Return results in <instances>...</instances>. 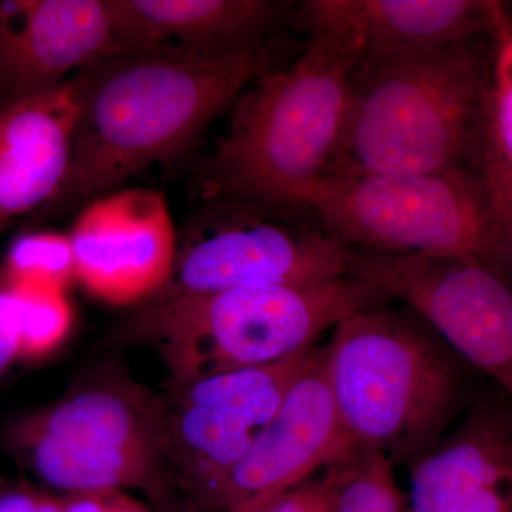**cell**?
<instances>
[{
  "label": "cell",
  "instance_id": "6da1fadb",
  "mask_svg": "<svg viewBox=\"0 0 512 512\" xmlns=\"http://www.w3.org/2000/svg\"><path fill=\"white\" fill-rule=\"evenodd\" d=\"M261 69L255 49L211 62L117 55L80 70L72 76L79 100L72 163L50 202L89 204L183 153Z\"/></svg>",
  "mask_w": 512,
  "mask_h": 512
},
{
  "label": "cell",
  "instance_id": "7a4b0ae2",
  "mask_svg": "<svg viewBox=\"0 0 512 512\" xmlns=\"http://www.w3.org/2000/svg\"><path fill=\"white\" fill-rule=\"evenodd\" d=\"M491 70L478 37L359 64L345 138L326 175L481 165Z\"/></svg>",
  "mask_w": 512,
  "mask_h": 512
},
{
  "label": "cell",
  "instance_id": "3957f363",
  "mask_svg": "<svg viewBox=\"0 0 512 512\" xmlns=\"http://www.w3.org/2000/svg\"><path fill=\"white\" fill-rule=\"evenodd\" d=\"M308 32L295 63L259 74L235 101L227 136L202 171L208 197L288 207L329 173L348 127L359 60L336 37Z\"/></svg>",
  "mask_w": 512,
  "mask_h": 512
},
{
  "label": "cell",
  "instance_id": "277c9868",
  "mask_svg": "<svg viewBox=\"0 0 512 512\" xmlns=\"http://www.w3.org/2000/svg\"><path fill=\"white\" fill-rule=\"evenodd\" d=\"M386 299L380 286L357 276L311 285H247L151 299L133 326L156 343L174 387L281 362Z\"/></svg>",
  "mask_w": 512,
  "mask_h": 512
},
{
  "label": "cell",
  "instance_id": "5b68a950",
  "mask_svg": "<svg viewBox=\"0 0 512 512\" xmlns=\"http://www.w3.org/2000/svg\"><path fill=\"white\" fill-rule=\"evenodd\" d=\"M323 365L353 454L413 464L436 446L456 413V367L406 316L376 308L343 320Z\"/></svg>",
  "mask_w": 512,
  "mask_h": 512
},
{
  "label": "cell",
  "instance_id": "8992f818",
  "mask_svg": "<svg viewBox=\"0 0 512 512\" xmlns=\"http://www.w3.org/2000/svg\"><path fill=\"white\" fill-rule=\"evenodd\" d=\"M288 207L349 248L470 256L501 275L481 165L430 174L326 175Z\"/></svg>",
  "mask_w": 512,
  "mask_h": 512
},
{
  "label": "cell",
  "instance_id": "52a82bcc",
  "mask_svg": "<svg viewBox=\"0 0 512 512\" xmlns=\"http://www.w3.org/2000/svg\"><path fill=\"white\" fill-rule=\"evenodd\" d=\"M43 483L67 494L158 490L161 404L130 383H97L20 420L9 436Z\"/></svg>",
  "mask_w": 512,
  "mask_h": 512
},
{
  "label": "cell",
  "instance_id": "ba28073f",
  "mask_svg": "<svg viewBox=\"0 0 512 512\" xmlns=\"http://www.w3.org/2000/svg\"><path fill=\"white\" fill-rule=\"evenodd\" d=\"M225 200L195 228L177 254L170 281L153 299L353 276L356 249L329 237L308 215L296 217V208L264 201Z\"/></svg>",
  "mask_w": 512,
  "mask_h": 512
},
{
  "label": "cell",
  "instance_id": "9c48e42d",
  "mask_svg": "<svg viewBox=\"0 0 512 512\" xmlns=\"http://www.w3.org/2000/svg\"><path fill=\"white\" fill-rule=\"evenodd\" d=\"M309 348L271 365L249 367L171 387L161 404L164 467L214 507L231 471L258 439L289 387L316 362Z\"/></svg>",
  "mask_w": 512,
  "mask_h": 512
},
{
  "label": "cell",
  "instance_id": "30bf717a",
  "mask_svg": "<svg viewBox=\"0 0 512 512\" xmlns=\"http://www.w3.org/2000/svg\"><path fill=\"white\" fill-rule=\"evenodd\" d=\"M356 251L353 275L419 313L501 387L512 410L510 281L470 256Z\"/></svg>",
  "mask_w": 512,
  "mask_h": 512
},
{
  "label": "cell",
  "instance_id": "8fae6325",
  "mask_svg": "<svg viewBox=\"0 0 512 512\" xmlns=\"http://www.w3.org/2000/svg\"><path fill=\"white\" fill-rule=\"evenodd\" d=\"M69 238L76 279L114 305L153 299L170 281L177 261L167 200L147 188L110 192L89 202Z\"/></svg>",
  "mask_w": 512,
  "mask_h": 512
},
{
  "label": "cell",
  "instance_id": "7c38bea8",
  "mask_svg": "<svg viewBox=\"0 0 512 512\" xmlns=\"http://www.w3.org/2000/svg\"><path fill=\"white\" fill-rule=\"evenodd\" d=\"M323 357L325 349L293 380L272 419L222 485L212 511L251 510L353 456Z\"/></svg>",
  "mask_w": 512,
  "mask_h": 512
},
{
  "label": "cell",
  "instance_id": "4fadbf2b",
  "mask_svg": "<svg viewBox=\"0 0 512 512\" xmlns=\"http://www.w3.org/2000/svg\"><path fill=\"white\" fill-rule=\"evenodd\" d=\"M120 55L224 60L258 49L271 0H104Z\"/></svg>",
  "mask_w": 512,
  "mask_h": 512
},
{
  "label": "cell",
  "instance_id": "5bb4252c",
  "mask_svg": "<svg viewBox=\"0 0 512 512\" xmlns=\"http://www.w3.org/2000/svg\"><path fill=\"white\" fill-rule=\"evenodd\" d=\"M302 18L306 29L340 40L359 64L508 28L500 3L481 0H309Z\"/></svg>",
  "mask_w": 512,
  "mask_h": 512
},
{
  "label": "cell",
  "instance_id": "9a60e30c",
  "mask_svg": "<svg viewBox=\"0 0 512 512\" xmlns=\"http://www.w3.org/2000/svg\"><path fill=\"white\" fill-rule=\"evenodd\" d=\"M410 512H512V410L474 407L456 433L412 464Z\"/></svg>",
  "mask_w": 512,
  "mask_h": 512
},
{
  "label": "cell",
  "instance_id": "2e32d148",
  "mask_svg": "<svg viewBox=\"0 0 512 512\" xmlns=\"http://www.w3.org/2000/svg\"><path fill=\"white\" fill-rule=\"evenodd\" d=\"M77 117L72 77L0 107V229L56 197L72 163Z\"/></svg>",
  "mask_w": 512,
  "mask_h": 512
},
{
  "label": "cell",
  "instance_id": "e0dca14e",
  "mask_svg": "<svg viewBox=\"0 0 512 512\" xmlns=\"http://www.w3.org/2000/svg\"><path fill=\"white\" fill-rule=\"evenodd\" d=\"M117 55L104 0H26L9 37L6 101L55 87Z\"/></svg>",
  "mask_w": 512,
  "mask_h": 512
},
{
  "label": "cell",
  "instance_id": "ac0fdd59",
  "mask_svg": "<svg viewBox=\"0 0 512 512\" xmlns=\"http://www.w3.org/2000/svg\"><path fill=\"white\" fill-rule=\"evenodd\" d=\"M335 471V512H410L393 464L382 454H353Z\"/></svg>",
  "mask_w": 512,
  "mask_h": 512
},
{
  "label": "cell",
  "instance_id": "d6986e66",
  "mask_svg": "<svg viewBox=\"0 0 512 512\" xmlns=\"http://www.w3.org/2000/svg\"><path fill=\"white\" fill-rule=\"evenodd\" d=\"M3 271L12 284L64 291L76 278L69 235L56 232L22 235L10 245Z\"/></svg>",
  "mask_w": 512,
  "mask_h": 512
},
{
  "label": "cell",
  "instance_id": "ffe728a7",
  "mask_svg": "<svg viewBox=\"0 0 512 512\" xmlns=\"http://www.w3.org/2000/svg\"><path fill=\"white\" fill-rule=\"evenodd\" d=\"M13 285L19 296L20 359L45 356L62 343L72 323L64 291Z\"/></svg>",
  "mask_w": 512,
  "mask_h": 512
},
{
  "label": "cell",
  "instance_id": "44dd1931",
  "mask_svg": "<svg viewBox=\"0 0 512 512\" xmlns=\"http://www.w3.org/2000/svg\"><path fill=\"white\" fill-rule=\"evenodd\" d=\"M491 70L484 154L512 178V29L501 30Z\"/></svg>",
  "mask_w": 512,
  "mask_h": 512
},
{
  "label": "cell",
  "instance_id": "7402d4cb",
  "mask_svg": "<svg viewBox=\"0 0 512 512\" xmlns=\"http://www.w3.org/2000/svg\"><path fill=\"white\" fill-rule=\"evenodd\" d=\"M481 168L490 191L498 265L508 281L512 276V178L484 153Z\"/></svg>",
  "mask_w": 512,
  "mask_h": 512
},
{
  "label": "cell",
  "instance_id": "603a6c76",
  "mask_svg": "<svg viewBox=\"0 0 512 512\" xmlns=\"http://www.w3.org/2000/svg\"><path fill=\"white\" fill-rule=\"evenodd\" d=\"M335 466L242 512H335Z\"/></svg>",
  "mask_w": 512,
  "mask_h": 512
},
{
  "label": "cell",
  "instance_id": "cb8c5ba5",
  "mask_svg": "<svg viewBox=\"0 0 512 512\" xmlns=\"http://www.w3.org/2000/svg\"><path fill=\"white\" fill-rule=\"evenodd\" d=\"M20 359L19 296L0 266V377Z\"/></svg>",
  "mask_w": 512,
  "mask_h": 512
},
{
  "label": "cell",
  "instance_id": "d4e9b609",
  "mask_svg": "<svg viewBox=\"0 0 512 512\" xmlns=\"http://www.w3.org/2000/svg\"><path fill=\"white\" fill-rule=\"evenodd\" d=\"M62 501L63 512H151L116 490L67 494Z\"/></svg>",
  "mask_w": 512,
  "mask_h": 512
},
{
  "label": "cell",
  "instance_id": "484cf974",
  "mask_svg": "<svg viewBox=\"0 0 512 512\" xmlns=\"http://www.w3.org/2000/svg\"><path fill=\"white\" fill-rule=\"evenodd\" d=\"M26 0H2L0 2V97L6 101V55L13 26L25 8Z\"/></svg>",
  "mask_w": 512,
  "mask_h": 512
},
{
  "label": "cell",
  "instance_id": "4316f807",
  "mask_svg": "<svg viewBox=\"0 0 512 512\" xmlns=\"http://www.w3.org/2000/svg\"><path fill=\"white\" fill-rule=\"evenodd\" d=\"M45 497L30 488L0 491V512H39Z\"/></svg>",
  "mask_w": 512,
  "mask_h": 512
},
{
  "label": "cell",
  "instance_id": "83f0119b",
  "mask_svg": "<svg viewBox=\"0 0 512 512\" xmlns=\"http://www.w3.org/2000/svg\"><path fill=\"white\" fill-rule=\"evenodd\" d=\"M39 512H63V501L46 495L45 500L40 505Z\"/></svg>",
  "mask_w": 512,
  "mask_h": 512
}]
</instances>
